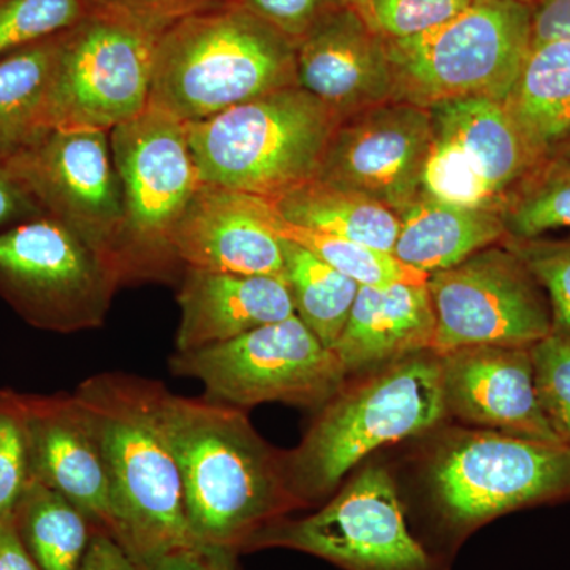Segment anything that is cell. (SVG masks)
<instances>
[{"label": "cell", "instance_id": "2e32d148", "mask_svg": "<svg viewBox=\"0 0 570 570\" xmlns=\"http://www.w3.org/2000/svg\"><path fill=\"white\" fill-rule=\"evenodd\" d=\"M296 82L337 118L395 100L387 41L354 9L326 7L295 41Z\"/></svg>", "mask_w": 570, "mask_h": 570}, {"label": "cell", "instance_id": "7c38bea8", "mask_svg": "<svg viewBox=\"0 0 570 570\" xmlns=\"http://www.w3.org/2000/svg\"><path fill=\"white\" fill-rule=\"evenodd\" d=\"M110 148L122 189L127 277L151 275L175 262L171 234L202 186L187 126L148 105L110 130Z\"/></svg>", "mask_w": 570, "mask_h": 570}, {"label": "cell", "instance_id": "8d00e7d4", "mask_svg": "<svg viewBox=\"0 0 570 570\" xmlns=\"http://www.w3.org/2000/svg\"><path fill=\"white\" fill-rule=\"evenodd\" d=\"M288 39H302L326 9L325 0H238Z\"/></svg>", "mask_w": 570, "mask_h": 570}, {"label": "cell", "instance_id": "44dd1931", "mask_svg": "<svg viewBox=\"0 0 570 570\" xmlns=\"http://www.w3.org/2000/svg\"><path fill=\"white\" fill-rule=\"evenodd\" d=\"M436 332L426 284L360 285L358 295L332 351L348 376H365L431 351Z\"/></svg>", "mask_w": 570, "mask_h": 570}, {"label": "cell", "instance_id": "52a82bcc", "mask_svg": "<svg viewBox=\"0 0 570 570\" xmlns=\"http://www.w3.org/2000/svg\"><path fill=\"white\" fill-rule=\"evenodd\" d=\"M395 100L430 108L489 97L504 102L532 45V9L519 0H472L422 36L387 40Z\"/></svg>", "mask_w": 570, "mask_h": 570}, {"label": "cell", "instance_id": "484cf974", "mask_svg": "<svg viewBox=\"0 0 570 570\" xmlns=\"http://www.w3.org/2000/svg\"><path fill=\"white\" fill-rule=\"evenodd\" d=\"M61 36L0 58V163L52 129L50 96Z\"/></svg>", "mask_w": 570, "mask_h": 570}, {"label": "cell", "instance_id": "ab89813d", "mask_svg": "<svg viewBox=\"0 0 570 570\" xmlns=\"http://www.w3.org/2000/svg\"><path fill=\"white\" fill-rule=\"evenodd\" d=\"M40 216H45L40 206L22 189L7 165L0 163V228L7 230Z\"/></svg>", "mask_w": 570, "mask_h": 570}, {"label": "cell", "instance_id": "836d02e7", "mask_svg": "<svg viewBox=\"0 0 570 570\" xmlns=\"http://www.w3.org/2000/svg\"><path fill=\"white\" fill-rule=\"evenodd\" d=\"M502 245L519 255L546 292L551 333L570 340V239L505 238Z\"/></svg>", "mask_w": 570, "mask_h": 570}, {"label": "cell", "instance_id": "7402d4cb", "mask_svg": "<svg viewBox=\"0 0 570 570\" xmlns=\"http://www.w3.org/2000/svg\"><path fill=\"white\" fill-rule=\"evenodd\" d=\"M393 255L425 275L445 272L508 238L497 209L463 208L420 194L400 214Z\"/></svg>", "mask_w": 570, "mask_h": 570}, {"label": "cell", "instance_id": "cb8c5ba5", "mask_svg": "<svg viewBox=\"0 0 570 570\" xmlns=\"http://www.w3.org/2000/svg\"><path fill=\"white\" fill-rule=\"evenodd\" d=\"M502 104L539 163L560 151L570 140V40L532 43Z\"/></svg>", "mask_w": 570, "mask_h": 570}, {"label": "cell", "instance_id": "ba28073f", "mask_svg": "<svg viewBox=\"0 0 570 570\" xmlns=\"http://www.w3.org/2000/svg\"><path fill=\"white\" fill-rule=\"evenodd\" d=\"M165 28L96 3L85 20L63 32L52 75V129L110 132L146 110Z\"/></svg>", "mask_w": 570, "mask_h": 570}, {"label": "cell", "instance_id": "f35d334b", "mask_svg": "<svg viewBox=\"0 0 570 570\" xmlns=\"http://www.w3.org/2000/svg\"><path fill=\"white\" fill-rule=\"evenodd\" d=\"M235 551L189 546L170 551L142 570H236Z\"/></svg>", "mask_w": 570, "mask_h": 570}, {"label": "cell", "instance_id": "ee69618b", "mask_svg": "<svg viewBox=\"0 0 570 570\" xmlns=\"http://www.w3.org/2000/svg\"><path fill=\"white\" fill-rule=\"evenodd\" d=\"M341 2L346 3L351 9L358 11V13L362 14L371 26H373V20H371L370 0H341Z\"/></svg>", "mask_w": 570, "mask_h": 570}, {"label": "cell", "instance_id": "b9f144b4", "mask_svg": "<svg viewBox=\"0 0 570 570\" xmlns=\"http://www.w3.org/2000/svg\"><path fill=\"white\" fill-rule=\"evenodd\" d=\"M82 570H140L108 532L94 531Z\"/></svg>", "mask_w": 570, "mask_h": 570}, {"label": "cell", "instance_id": "e575fe53", "mask_svg": "<svg viewBox=\"0 0 570 570\" xmlns=\"http://www.w3.org/2000/svg\"><path fill=\"white\" fill-rule=\"evenodd\" d=\"M540 407L551 430L570 448V340L551 333L531 347Z\"/></svg>", "mask_w": 570, "mask_h": 570}, {"label": "cell", "instance_id": "8fae6325", "mask_svg": "<svg viewBox=\"0 0 570 570\" xmlns=\"http://www.w3.org/2000/svg\"><path fill=\"white\" fill-rule=\"evenodd\" d=\"M288 549L343 570H445L409 528L395 480L367 466L324 508L303 519L273 521L246 550Z\"/></svg>", "mask_w": 570, "mask_h": 570}, {"label": "cell", "instance_id": "ffe728a7", "mask_svg": "<svg viewBox=\"0 0 570 570\" xmlns=\"http://www.w3.org/2000/svg\"><path fill=\"white\" fill-rule=\"evenodd\" d=\"M178 303L176 352L216 346L295 316L287 281L276 276L186 268Z\"/></svg>", "mask_w": 570, "mask_h": 570}, {"label": "cell", "instance_id": "603a6c76", "mask_svg": "<svg viewBox=\"0 0 570 570\" xmlns=\"http://www.w3.org/2000/svg\"><path fill=\"white\" fill-rule=\"evenodd\" d=\"M428 110L434 132L459 142L502 200L539 164L498 100L466 97Z\"/></svg>", "mask_w": 570, "mask_h": 570}, {"label": "cell", "instance_id": "5bb4252c", "mask_svg": "<svg viewBox=\"0 0 570 570\" xmlns=\"http://www.w3.org/2000/svg\"><path fill=\"white\" fill-rule=\"evenodd\" d=\"M45 216L124 265V200L110 132L51 129L6 163Z\"/></svg>", "mask_w": 570, "mask_h": 570}, {"label": "cell", "instance_id": "4dcf8cb0", "mask_svg": "<svg viewBox=\"0 0 570 570\" xmlns=\"http://www.w3.org/2000/svg\"><path fill=\"white\" fill-rule=\"evenodd\" d=\"M422 194L449 205L499 213L504 204L459 142L434 130L423 167Z\"/></svg>", "mask_w": 570, "mask_h": 570}, {"label": "cell", "instance_id": "f546056e", "mask_svg": "<svg viewBox=\"0 0 570 570\" xmlns=\"http://www.w3.org/2000/svg\"><path fill=\"white\" fill-rule=\"evenodd\" d=\"M501 217L505 234L512 239L570 230V156L557 154L540 160L505 195Z\"/></svg>", "mask_w": 570, "mask_h": 570}, {"label": "cell", "instance_id": "e0dca14e", "mask_svg": "<svg viewBox=\"0 0 570 570\" xmlns=\"http://www.w3.org/2000/svg\"><path fill=\"white\" fill-rule=\"evenodd\" d=\"M439 358L449 415L499 433L562 444L540 407L531 348L464 347Z\"/></svg>", "mask_w": 570, "mask_h": 570}, {"label": "cell", "instance_id": "4fadbf2b", "mask_svg": "<svg viewBox=\"0 0 570 570\" xmlns=\"http://www.w3.org/2000/svg\"><path fill=\"white\" fill-rule=\"evenodd\" d=\"M426 287L438 356L475 346L531 348L553 332L546 292L502 243L428 276Z\"/></svg>", "mask_w": 570, "mask_h": 570}, {"label": "cell", "instance_id": "8992f818", "mask_svg": "<svg viewBox=\"0 0 570 570\" xmlns=\"http://www.w3.org/2000/svg\"><path fill=\"white\" fill-rule=\"evenodd\" d=\"M436 535L450 549L489 521L570 498V448L499 431L453 430L425 468Z\"/></svg>", "mask_w": 570, "mask_h": 570}, {"label": "cell", "instance_id": "6da1fadb", "mask_svg": "<svg viewBox=\"0 0 570 570\" xmlns=\"http://www.w3.org/2000/svg\"><path fill=\"white\" fill-rule=\"evenodd\" d=\"M163 422L197 546L239 553L257 532L303 508L288 489L284 455L258 436L243 409L165 389Z\"/></svg>", "mask_w": 570, "mask_h": 570}, {"label": "cell", "instance_id": "d6a6232c", "mask_svg": "<svg viewBox=\"0 0 570 570\" xmlns=\"http://www.w3.org/2000/svg\"><path fill=\"white\" fill-rule=\"evenodd\" d=\"M31 482L24 393L0 390V520H11Z\"/></svg>", "mask_w": 570, "mask_h": 570}, {"label": "cell", "instance_id": "60d3db41", "mask_svg": "<svg viewBox=\"0 0 570 570\" xmlns=\"http://www.w3.org/2000/svg\"><path fill=\"white\" fill-rule=\"evenodd\" d=\"M570 40V0H542L532 9V43Z\"/></svg>", "mask_w": 570, "mask_h": 570}, {"label": "cell", "instance_id": "f6af8a7d", "mask_svg": "<svg viewBox=\"0 0 570 570\" xmlns=\"http://www.w3.org/2000/svg\"><path fill=\"white\" fill-rule=\"evenodd\" d=\"M557 154H561V156H570V140L566 142ZM557 154H553V156H557Z\"/></svg>", "mask_w": 570, "mask_h": 570}, {"label": "cell", "instance_id": "7a4b0ae2", "mask_svg": "<svg viewBox=\"0 0 570 570\" xmlns=\"http://www.w3.org/2000/svg\"><path fill=\"white\" fill-rule=\"evenodd\" d=\"M160 382L104 373L75 390L102 445L110 487V535L148 568L170 551L197 546L184 512L178 461L165 433Z\"/></svg>", "mask_w": 570, "mask_h": 570}, {"label": "cell", "instance_id": "7bdbcfd3", "mask_svg": "<svg viewBox=\"0 0 570 570\" xmlns=\"http://www.w3.org/2000/svg\"><path fill=\"white\" fill-rule=\"evenodd\" d=\"M0 570H40L18 534L13 520L0 521Z\"/></svg>", "mask_w": 570, "mask_h": 570}, {"label": "cell", "instance_id": "277c9868", "mask_svg": "<svg viewBox=\"0 0 570 570\" xmlns=\"http://www.w3.org/2000/svg\"><path fill=\"white\" fill-rule=\"evenodd\" d=\"M445 417L441 358L431 351L346 382L284 455L288 489L303 508L322 501L374 450L420 436Z\"/></svg>", "mask_w": 570, "mask_h": 570}, {"label": "cell", "instance_id": "74e56055", "mask_svg": "<svg viewBox=\"0 0 570 570\" xmlns=\"http://www.w3.org/2000/svg\"><path fill=\"white\" fill-rule=\"evenodd\" d=\"M224 0H96V3L129 11L160 26H168L194 11L204 10Z\"/></svg>", "mask_w": 570, "mask_h": 570}, {"label": "cell", "instance_id": "d590c367", "mask_svg": "<svg viewBox=\"0 0 570 570\" xmlns=\"http://www.w3.org/2000/svg\"><path fill=\"white\" fill-rule=\"evenodd\" d=\"M472 0H370L374 29L387 40L422 36L471 6Z\"/></svg>", "mask_w": 570, "mask_h": 570}, {"label": "cell", "instance_id": "3957f363", "mask_svg": "<svg viewBox=\"0 0 570 570\" xmlns=\"http://www.w3.org/2000/svg\"><path fill=\"white\" fill-rule=\"evenodd\" d=\"M296 85L295 41L224 0L160 32L149 105L190 124Z\"/></svg>", "mask_w": 570, "mask_h": 570}, {"label": "cell", "instance_id": "7dc6e473", "mask_svg": "<svg viewBox=\"0 0 570 570\" xmlns=\"http://www.w3.org/2000/svg\"><path fill=\"white\" fill-rule=\"evenodd\" d=\"M0 521H2V520H0Z\"/></svg>", "mask_w": 570, "mask_h": 570}, {"label": "cell", "instance_id": "d6986e66", "mask_svg": "<svg viewBox=\"0 0 570 570\" xmlns=\"http://www.w3.org/2000/svg\"><path fill=\"white\" fill-rule=\"evenodd\" d=\"M170 250L186 268L285 279L283 239L255 195L202 184L176 224Z\"/></svg>", "mask_w": 570, "mask_h": 570}, {"label": "cell", "instance_id": "1f68e13d", "mask_svg": "<svg viewBox=\"0 0 570 570\" xmlns=\"http://www.w3.org/2000/svg\"><path fill=\"white\" fill-rule=\"evenodd\" d=\"M96 0H0V58L70 31Z\"/></svg>", "mask_w": 570, "mask_h": 570}, {"label": "cell", "instance_id": "5b68a950", "mask_svg": "<svg viewBox=\"0 0 570 570\" xmlns=\"http://www.w3.org/2000/svg\"><path fill=\"white\" fill-rule=\"evenodd\" d=\"M340 122L296 85L186 126L202 184L273 200L317 178Z\"/></svg>", "mask_w": 570, "mask_h": 570}, {"label": "cell", "instance_id": "9c48e42d", "mask_svg": "<svg viewBox=\"0 0 570 570\" xmlns=\"http://www.w3.org/2000/svg\"><path fill=\"white\" fill-rule=\"evenodd\" d=\"M124 279L118 262L50 216L0 232V296L36 328H99Z\"/></svg>", "mask_w": 570, "mask_h": 570}, {"label": "cell", "instance_id": "83f0119b", "mask_svg": "<svg viewBox=\"0 0 570 570\" xmlns=\"http://www.w3.org/2000/svg\"><path fill=\"white\" fill-rule=\"evenodd\" d=\"M283 249L295 316L332 348L347 324L360 285L296 243L283 239Z\"/></svg>", "mask_w": 570, "mask_h": 570}, {"label": "cell", "instance_id": "d4e9b609", "mask_svg": "<svg viewBox=\"0 0 570 570\" xmlns=\"http://www.w3.org/2000/svg\"><path fill=\"white\" fill-rule=\"evenodd\" d=\"M269 202L288 223L393 254L400 216L365 194L316 178Z\"/></svg>", "mask_w": 570, "mask_h": 570}, {"label": "cell", "instance_id": "9a60e30c", "mask_svg": "<svg viewBox=\"0 0 570 570\" xmlns=\"http://www.w3.org/2000/svg\"><path fill=\"white\" fill-rule=\"evenodd\" d=\"M431 141L430 110L390 100L337 124L317 179L365 194L400 214L422 194Z\"/></svg>", "mask_w": 570, "mask_h": 570}, {"label": "cell", "instance_id": "30bf717a", "mask_svg": "<svg viewBox=\"0 0 570 570\" xmlns=\"http://www.w3.org/2000/svg\"><path fill=\"white\" fill-rule=\"evenodd\" d=\"M170 370L200 381L206 400L236 409L273 401L321 409L347 381L335 352L296 316L216 346L176 352Z\"/></svg>", "mask_w": 570, "mask_h": 570}, {"label": "cell", "instance_id": "f1b7e54d", "mask_svg": "<svg viewBox=\"0 0 570 570\" xmlns=\"http://www.w3.org/2000/svg\"><path fill=\"white\" fill-rule=\"evenodd\" d=\"M264 217L279 238L305 247L326 265L351 277L358 285L384 287L392 284H426L425 273L403 264L392 253L288 223L277 214L272 202L266 198Z\"/></svg>", "mask_w": 570, "mask_h": 570}, {"label": "cell", "instance_id": "bcb514c9", "mask_svg": "<svg viewBox=\"0 0 570 570\" xmlns=\"http://www.w3.org/2000/svg\"><path fill=\"white\" fill-rule=\"evenodd\" d=\"M519 2L524 3V6L531 7V9H534L538 3L542 2V0H519Z\"/></svg>", "mask_w": 570, "mask_h": 570}, {"label": "cell", "instance_id": "ac0fdd59", "mask_svg": "<svg viewBox=\"0 0 570 570\" xmlns=\"http://www.w3.org/2000/svg\"><path fill=\"white\" fill-rule=\"evenodd\" d=\"M32 480L58 491L110 534L111 502L102 445L75 393H24Z\"/></svg>", "mask_w": 570, "mask_h": 570}, {"label": "cell", "instance_id": "4316f807", "mask_svg": "<svg viewBox=\"0 0 570 570\" xmlns=\"http://www.w3.org/2000/svg\"><path fill=\"white\" fill-rule=\"evenodd\" d=\"M11 520L40 570H82L96 528L69 499L32 480Z\"/></svg>", "mask_w": 570, "mask_h": 570}]
</instances>
